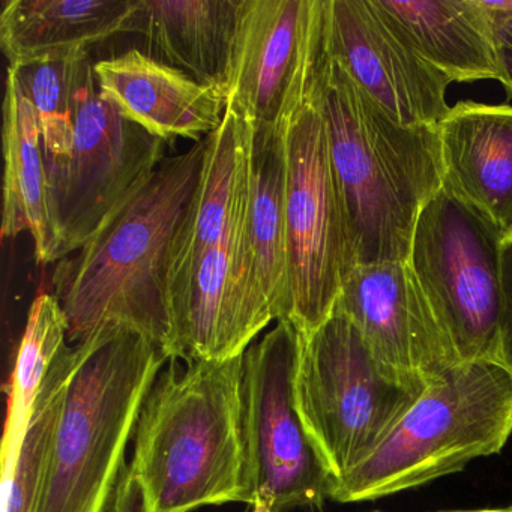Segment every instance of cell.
Here are the masks:
<instances>
[{
    "mask_svg": "<svg viewBox=\"0 0 512 512\" xmlns=\"http://www.w3.org/2000/svg\"><path fill=\"white\" fill-rule=\"evenodd\" d=\"M244 355L170 358L137 419L109 512H193L244 502Z\"/></svg>",
    "mask_w": 512,
    "mask_h": 512,
    "instance_id": "cell-1",
    "label": "cell"
},
{
    "mask_svg": "<svg viewBox=\"0 0 512 512\" xmlns=\"http://www.w3.org/2000/svg\"><path fill=\"white\" fill-rule=\"evenodd\" d=\"M206 139L166 157L80 250L55 263L52 295L77 344L107 325L145 335L172 358L170 262L202 173Z\"/></svg>",
    "mask_w": 512,
    "mask_h": 512,
    "instance_id": "cell-2",
    "label": "cell"
},
{
    "mask_svg": "<svg viewBox=\"0 0 512 512\" xmlns=\"http://www.w3.org/2000/svg\"><path fill=\"white\" fill-rule=\"evenodd\" d=\"M313 95L358 265L407 262L419 212L443 187L439 127L392 121L326 53Z\"/></svg>",
    "mask_w": 512,
    "mask_h": 512,
    "instance_id": "cell-3",
    "label": "cell"
},
{
    "mask_svg": "<svg viewBox=\"0 0 512 512\" xmlns=\"http://www.w3.org/2000/svg\"><path fill=\"white\" fill-rule=\"evenodd\" d=\"M71 346L73 370L38 512H109L140 410L169 358L145 335L118 325Z\"/></svg>",
    "mask_w": 512,
    "mask_h": 512,
    "instance_id": "cell-4",
    "label": "cell"
},
{
    "mask_svg": "<svg viewBox=\"0 0 512 512\" xmlns=\"http://www.w3.org/2000/svg\"><path fill=\"white\" fill-rule=\"evenodd\" d=\"M512 436V371L499 361L461 362L428 386L388 439L338 479L329 499L373 502L415 490L499 454Z\"/></svg>",
    "mask_w": 512,
    "mask_h": 512,
    "instance_id": "cell-5",
    "label": "cell"
},
{
    "mask_svg": "<svg viewBox=\"0 0 512 512\" xmlns=\"http://www.w3.org/2000/svg\"><path fill=\"white\" fill-rule=\"evenodd\" d=\"M419 395L382 370L340 311L299 334L293 403L332 485L377 451Z\"/></svg>",
    "mask_w": 512,
    "mask_h": 512,
    "instance_id": "cell-6",
    "label": "cell"
},
{
    "mask_svg": "<svg viewBox=\"0 0 512 512\" xmlns=\"http://www.w3.org/2000/svg\"><path fill=\"white\" fill-rule=\"evenodd\" d=\"M289 251L287 322L310 334L334 313L344 278L358 265L343 194L314 95L284 133Z\"/></svg>",
    "mask_w": 512,
    "mask_h": 512,
    "instance_id": "cell-7",
    "label": "cell"
},
{
    "mask_svg": "<svg viewBox=\"0 0 512 512\" xmlns=\"http://www.w3.org/2000/svg\"><path fill=\"white\" fill-rule=\"evenodd\" d=\"M407 263L460 361H499V233L443 185L419 212Z\"/></svg>",
    "mask_w": 512,
    "mask_h": 512,
    "instance_id": "cell-8",
    "label": "cell"
},
{
    "mask_svg": "<svg viewBox=\"0 0 512 512\" xmlns=\"http://www.w3.org/2000/svg\"><path fill=\"white\" fill-rule=\"evenodd\" d=\"M299 332L287 320L244 353V502L266 512L322 509L332 481L293 403Z\"/></svg>",
    "mask_w": 512,
    "mask_h": 512,
    "instance_id": "cell-9",
    "label": "cell"
},
{
    "mask_svg": "<svg viewBox=\"0 0 512 512\" xmlns=\"http://www.w3.org/2000/svg\"><path fill=\"white\" fill-rule=\"evenodd\" d=\"M167 142L125 118L92 76L82 95L73 151L46 161L53 263L83 247L166 158Z\"/></svg>",
    "mask_w": 512,
    "mask_h": 512,
    "instance_id": "cell-10",
    "label": "cell"
},
{
    "mask_svg": "<svg viewBox=\"0 0 512 512\" xmlns=\"http://www.w3.org/2000/svg\"><path fill=\"white\" fill-rule=\"evenodd\" d=\"M325 0H242L227 106L257 136H283L325 55Z\"/></svg>",
    "mask_w": 512,
    "mask_h": 512,
    "instance_id": "cell-11",
    "label": "cell"
},
{
    "mask_svg": "<svg viewBox=\"0 0 512 512\" xmlns=\"http://www.w3.org/2000/svg\"><path fill=\"white\" fill-rule=\"evenodd\" d=\"M325 53L404 127H439L451 83L407 40L380 0H325Z\"/></svg>",
    "mask_w": 512,
    "mask_h": 512,
    "instance_id": "cell-12",
    "label": "cell"
},
{
    "mask_svg": "<svg viewBox=\"0 0 512 512\" xmlns=\"http://www.w3.org/2000/svg\"><path fill=\"white\" fill-rule=\"evenodd\" d=\"M335 310L361 332L382 370L410 391L422 394L461 364L407 262L355 266Z\"/></svg>",
    "mask_w": 512,
    "mask_h": 512,
    "instance_id": "cell-13",
    "label": "cell"
},
{
    "mask_svg": "<svg viewBox=\"0 0 512 512\" xmlns=\"http://www.w3.org/2000/svg\"><path fill=\"white\" fill-rule=\"evenodd\" d=\"M94 71L101 94L125 118L164 142H202L223 122L227 101L220 89L196 82L143 50L95 62Z\"/></svg>",
    "mask_w": 512,
    "mask_h": 512,
    "instance_id": "cell-14",
    "label": "cell"
},
{
    "mask_svg": "<svg viewBox=\"0 0 512 512\" xmlns=\"http://www.w3.org/2000/svg\"><path fill=\"white\" fill-rule=\"evenodd\" d=\"M443 185L512 236V106L460 101L439 125Z\"/></svg>",
    "mask_w": 512,
    "mask_h": 512,
    "instance_id": "cell-15",
    "label": "cell"
},
{
    "mask_svg": "<svg viewBox=\"0 0 512 512\" xmlns=\"http://www.w3.org/2000/svg\"><path fill=\"white\" fill-rule=\"evenodd\" d=\"M242 0H136L128 34L143 52L226 95Z\"/></svg>",
    "mask_w": 512,
    "mask_h": 512,
    "instance_id": "cell-16",
    "label": "cell"
},
{
    "mask_svg": "<svg viewBox=\"0 0 512 512\" xmlns=\"http://www.w3.org/2000/svg\"><path fill=\"white\" fill-rule=\"evenodd\" d=\"M136 0H7L0 49L10 68L89 55L91 47L128 34Z\"/></svg>",
    "mask_w": 512,
    "mask_h": 512,
    "instance_id": "cell-17",
    "label": "cell"
},
{
    "mask_svg": "<svg viewBox=\"0 0 512 512\" xmlns=\"http://www.w3.org/2000/svg\"><path fill=\"white\" fill-rule=\"evenodd\" d=\"M416 52L449 83L505 85L494 17L484 0H380Z\"/></svg>",
    "mask_w": 512,
    "mask_h": 512,
    "instance_id": "cell-18",
    "label": "cell"
},
{
    "mask_svg": "<svg viewBox=\"0 0 512 512\" xmlns=\"http://www.w3.org/2000/svg\"><path fill=\"white\" fill-rule=\"evenodd\" d=\"M253 154V152H251ZM251 157L239 182L232 220L221 241L196 263L170 296L172 358L229 361V298L233 256L250 197Z\"/></svg>",
    "mask_w": 512,
    "mask_h": 512,
    "instance_id": "cell-19",
    "label": "cell"
},
{
    "mask_svg": "<svg viewBox=\"0 0 512 512\" xmlns=\"http://www.w3.org/2000/svg\"><path fill=\"white\" fill-rule=\"evenodd\" d=\"M286 148L283 136L254 133L245 241L254 301L269 322L289 311L286 221Z\"/></svg>",
    "mask_w": 512,
    "mask_h": 512,
    "instance_id": "cell-20",
    "label": "cell"
},
{
    "mask_svg": "<svg viewBox=\"0 0 512 512\" xmlns=\"http://www.w3.org/2000/svg\"><path fill=\"white\" fill-rule=\"evenodd\" d=\"M253 145V125L226 107L220 127L206 137L199 184L173 247L170 296L206 251L215 247L226 233Z\"/></svg>",
    "mask_w": 512,
    "mask_h": 512,
    "instance_id": "cell-21",
    "label": "cell"
},
{
    "mask_svg": "<svg viewBox=\"0 0 512 512\" xmlns=\"http://www.w3.org/2000/svg\"><path fill=\"white\" fill-rule=\"evenodd\" d=\"M4 211L2 239L29 232L35 257L53 265V235L47 202V170L40 124L34 106L8 68L4 98Z\"/></svg>",
    "mask_w": 512,
    "mask_h": 512,
    "instance_id": "cell-22",
    "label": "cell"
},
{
    "mask_svg": "<svg viewBox=\"0 0 512 512\" xmlns=\"http://www.w3.org/2000/svg\"><path fill=\"white\" fill-rule=\"evenodd\" d=\"M68 346V322L52 293H41L29 308L8 386L7 421L2 440V482L13 475L35 401L53 365Z\"/></svg>",
    "mask_w": 512,
    "mask_h": 512,
    "instance_id": "cell-23",
    "label": "cell"
},
{
    "mask_svg": "<svg viewBox=\"0 0 512 512\" xmlns=\"http://www.w3.org/2000/svg\"><path fill=\"white\" fill-rule=\"evenodd\" d=\"M94 65L89 55H82L11 68L37 113L46 161L67 157L73 151L80 103L94 76Z\"/></svg>",
    "mask_w": 512,
    "mask_h": 512,
    "instance_id": "cell-24",
    "label": "cell"
},
{
    "mask_svg": "<svg viewBox=\"0 0 512 512\" xmlns=\"http://www.w3.org/2000/svg\"><path fill=\"white\" fill-rule=\"evenodd\" d=\"M73 364L74 349L68 343L35 401L13 475L2 482V512H38L40 508L53 437Z\"/></svg>",
    "mask_w": 512,
    "mask_h": 512,
    "instance_id": "cell-25",
    "label": "cell"
},
{
    "mask_svg": "<svg viewBox=\"0 0 512 512\" xmlns=\"http://www.w3.org/2000/svg\"><path fill=\"white\" fill-rule=\"evenodd\" d=\"M503 319L499 362L512 371V236L502 242Z\"/></svg>",
    "mask_w": 512,
    "mask_h": 512,
    "instance_id": "cell-26",
    "label": "cell"
},
{
    "mask_svg": "<svg viewBox=\"0 0 512 512\" xmlns=\"http://www.w3.org/2000/svg\"><path fill=\"white\" fill-rule=\"evenodd\" d=\"M484 4L494 17L500 59L505 71L503 88L512 98V0H497V2L484 0Z\"/></svg>",
    "mask_w": 512,
    "mask_h": 512,
    "instance_id": "cell-27",
    "label": "cell"
},
{
    "mask_svg": "<svg viewBox=\"0 0 512 512\" xmlns=\"http://www.w3.org/2000/svg\"><path fill=\"white\" fill-rule=\"evenodd\" d=\"M434 512H512V506H506V508L445 509V511Z\"/></svg>",
    "mask_w": 512,
    "mask_h": 512,
    "instance_id": "cell-28",
    "label": "cell"
},
{
    "mask_svg": "<svg viewBox=\"0 0 512 512\" xmlns=\"http://www.w3.org/2000/svg\"><path fill=\"white\" fill-rule=\"evenodd\" d=\"M253 512H266L265 509L260 508V506H253Z\"/></svg>",
    "mask_w": 512,
    "mask_h": 512,
    "instance_id": "cell-29",
    "label": "cell"
},
{
    "mask_svg": "<svg viewBox=\"0 0 512 512\" xmlns=\"http://www.w3.org/2000/svg\"><path fill=\"white\" fill-rule=\"evenodd\" d=\"M373 512H382V511H373Z\"/></svg>",
    "mask_w": 512,
    "mask_h": 512,
    "instance_id": "cell-30",
    "label": "cell"
},
{
    "mask_svg": "<svg viewBox=\"0 0 512 512\" xmlns=\"http://www.w3.org/2000/svg\"><path fill=\"white\" fill-rule=\"evenodd\" d=\"M512 506V505H511Z\"/></svg>",
    "mask_w": 512,
    "mask_h": 512,
    "instance_id": "cell-31",
    "label": "cell"
}]
</instances>
